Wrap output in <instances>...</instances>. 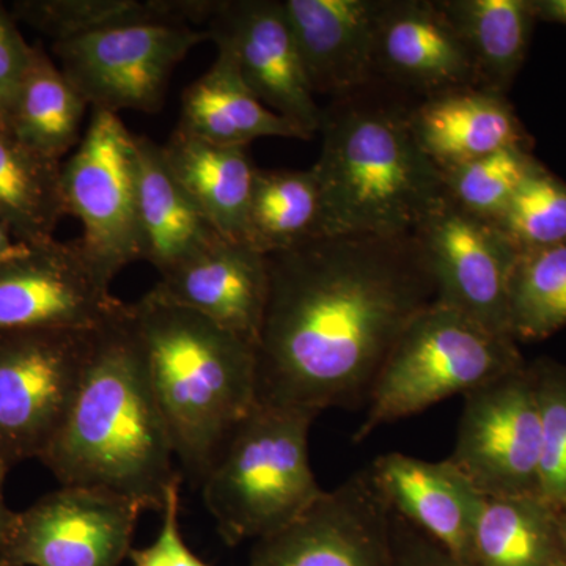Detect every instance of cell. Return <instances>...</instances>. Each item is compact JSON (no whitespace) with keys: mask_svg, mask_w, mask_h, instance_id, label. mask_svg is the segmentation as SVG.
<instances>
[{"mask_svg":"<svg viewBox=\"0 0 566 566\" xmlns=\"http://www.w3.org/2000/svg\"><path fill=\"white\" fill-rule=\"evenodd\" d=\"M415 237L433 274L436 303L491 333L512 337L509 292L520 252L497 223L444 196L424 216Z\"/></svg>","mask_w":566,"mask_h":566,"instance_id":"12","label":"cell"},{"mask_svg":"<svg viewBox=\"0 0 566 566\" xmlns=\"http://www.w3.org/2000/svg\"><path fill=\"white\" fill-rule=\"evenodd\" d=\"M151 292L211 319L256 349L270 293V268L266 255L251 245L221 240L163 275Z\"/></svg>","mask_w":566,"mask_h":566,"instance_id":"17","label":"cell"},{"mask_svg":"<svg viewBox=\"0 0 566 566\" xmlns=\"http://www.w3.org/2000/svg\"><path fill=\"white\" fill-rule=\"evenodd\" d=\"M411 99L371 82L323 107L319 237L415 234L446 196L442 174L417 144Z\"/></svg>","mask_w":566,"mask_h":566,"instance_id":"3","label":"cell"},{"mask_svg":"<svg viewBox=\"0 0 566 566\" xmlns=\"http://www.w3.org/2000/svg\"><path fill=\"white\" fill-rule=\"evenodd\" d=\"M266 259L256 405L316 416L367 405L394 345L436 301L415 234L316 237Z\"/></svg>","mask_w":566,"mask_h":566,"instance_id":"1","label":"cell"},{"mask_svg":"<svg viewBox=\"0 0 566 566\" xmlns=\"http://www.w3.org/2000/svg\"><path fill=\"white\" fill-rule=\"evenodd\" d=\"M144 512L111 491L61 486L17 513L0 566H122Z\"/></svg>","mask_w":566,"mask_h":566,"instance_id":"11","label":"cell"},{"mask_svg":"<svg viewBox=\"0 0 566 566\" xmlns=\"http://www.w3.org/2000/svg\"><path fill=\"white\" fill-rule=\"evenodd\" d=\"M99 329V327H98ZM98 329L0 333V460H41L80 390Z\"/></svg>","mask_w":566,"mask_h":566,"instance_id":"7","label":"cell"},{"mask_svg":"<svg viewBox=\"0 0 566 566\" xmlns=\"http://www.w3.org/2000/svg\"><path fill=\"white\" fill-rule=\"evenodd\" d=\"M22 245L25 244L17 243V241L13 240V237L9 233V230L0 223V262L9 259L13 253L21 251Z\"/></svg>","mask_w":566,"mask_h":566,"instance_id":"39","label":"cell"},{"mask_svg":"<svg viewBox=\"0 0 566 566\" xmlns=\"http://www.w3.org/2000/svg\"><path fill=\"white\" fill-rule=\"evenodd\" d=\"M474 62L480 87L506 93L526 61L532 0H438Z\"/></svg>","mask_w":566,"mask_h":566,"instance_id":"25","label":"cell"},{"mask_svg":"<svg viewBox=\"0 0 566 566\" xmlns=\"http://www.w3.org/2000/svg\"><path fill=\"white\" fill-rule=\"evenodd\" d=\"M178 132L221 147H248L260 137L307 140L294 123L266 106L248 87L226 51L182 93Z\"/></svg>","mask_w":566,"mask_h":566,"instance_id":"22","label":"cell"},{"mask_svg":"<svg viewBox=\"0 0 566 566\" xmlns=\"http://www.w3.org/2000/svg\"><path fill=\"white\" fill-rule=\"evenodd\" d=\"M538 163L532 150L506 148L450 167L441 170L446 196L472 214L497 221Z\"/></svg>","mask_w":566,"mask_h":566,"instance_id":"31","label":"cell"},{"mask_svg":"<svg viewBox=\"0 0 566 566\" xmlns=\"http://www.w3.org/2000/svg\"><path fill=\"white\" fill-rule=\"evenodd\" d=\"M142 260L167 275L223 240L164 161L161 145L134 134Z\"/></svg>","mask_w":566,"mask_h":566,"instance_id":"21","label":"cell"},{"mask_svg":"<svg viewBox=\"0 0 566 566\" xmlns=\"http://www.w3.org/2000/svg\"><path fill=\"white\" fill-rule=\"evenodd\" d=\"M128 318L175 460L200 485L256 406L255 346L151 290Z\"/></svg>","mask_w":566,"mask_h":566,"instance_id":"4","label":"cell"},{"mask_svg":"<svg viewBox=\"0 0 566 566\" xmlns=\"http://www.w3.org/2000/svg\"><path fill=\"white\" fill-rule=\"evenodd\" d=\"M125 305L93 270L77 240L22 245L0 262V333L98 329Z\"/></svg>","mask_w":566,"mask_h":566,"instance_id":"13","label":"cell"},{"mask_svg":"<svg viewBox=\"0 0 566 566\" xmlns=\"http://www.w3.org/2000/svg\"><path fill=\"white\" fill-rule=\"evenodd\" d=\"M526 364L515 338L491 333L434 301L409 324L386 357L353 441L359 444L385 424L420 415Z\"/></svg>","mask_w":566,"mask_h":566,"instance_id":"6","label":"cell"},{"mask_svg":"<svg viewBox=\"0 0 566 566\" xmlns=\"http://www.w3.org/2000/svg\"><path fill=\"white\" fill-rule=\"evenodd\" d=\"M564 564L556 512L539 495H483L472 528L469 566Z\"/></svg>","mask_w":566,"mask_h":566,"instance_id":"27","label":"cell"},{"mask_svg":"<svg viewBox=\"0 0 566 566\" xmlns=\"http://www.w3.org/2000/svg\"><path fill=\"white\" fill-rule=\"evenodd\" d=\"M212 6L214 0H21L13 13L57 43L144 22L205 25Z\"/></svg>","mask_w":566,"mask_h":566,"instance_id":"28","label":"cell"},{"mask_svg":"<svg viewBox=\"0 0 566 566\" xmlns=\"http://www.w3.org/2000/svg\"><path fill=\"white\" fill-rule=\"evenodd\" d=\"M33 46L24 40L14 18L0 3V99L3 107L31 63Z\"/></svg>","mask_w":566,"mask_h":566,"instance_id":"36","label":"cell"},{"mask_svg":"<svg viewBox=\"0 0 566 566\" xmlns=\"http://www.w3.org/2000/svg\"><path fill=\"white\" fill-rule=\"evenodd\" d=\"M318 181L314 170L256 169L245 244L263 255L319 237Z\"/></svg>","mask_w":566,"mask_h":566,"instance_id":"29","label":"cell"},{"mask_svg":"<svg viewBox=\"0 0 566 566\" xmlns=\"http://www.w3.org/2000/svg\"><path fill=\"white\" fill-rule=\"evenodd\" d=\"M558 539H560L562 554L566 564V512L557 513Z\"/></svg>","mask_w":566,"mask_h":566,"instance_id":"40","label":"cell"},{"mask_svg":"<svg viewBox=\"0 0 566 566\" xmlns=\"http://www.w3.org/2000/svg\"><path fill=\"white\" fill-rule=\"evenodd\" d=\"M542 409L531 364L463 395L447 458L485 497L539 495Z\"/></svg>","mask_w":566,"mask_h":566,"instance_id":"10","label":"cell"},{"mask_svg":"<svg viewBox=\"0 0 566 566\" xmlns=\"http://www.w3.org/2000/svg\"><path fill=\"white\" fill-rule=\"evenodd\" d=\"M208 40L205 29L144 22L57 41L52 51L93 109L155 114L178 63Z\"/></svg>","mask_w":566,"mask_h":566,"instance_id":"9","label":"cell"},{"mask_svg":"<svg viewBox=\"0 0 566 566\" xmlns=\"http://www.w3.org/2000/svg\"><path fill=\"white\" fill-rule=\"evenodd\" d=\"M316 417L305 409L256 405L238 424L200 483L226 545L275 534L322 497L308 457Z\"/></svg>","mask_w":566,"mask_h":566,"instance_id":"5","label":"cell"},{"mask_svg":"<svg viewBox=\"0 0 566 566\" xmlns=\"http://www.w3.org/2000/svg\"><path fill=\"white\" fill-rule=\"evenodd\" d=\"M531 367L542 409L539 497L554 512H566V367L546 357Z\"/></svg>","mask_w":566,"mask_h":566,"instance_id":"33","label":"cell"},{"mask_svg":"<svg viewBox=\"0 0 566 566\" xmlns=\"http://www.w3.org/2000/svg\"><path fill=\"white\" fill-rule=\"evenodd\" d=\"M164 161L223 240L245 243L256 167L244 147H221L175 128Z\"/></svg>","mask_w":566,"mask_h":566,"instance_id":"23","label":"cell"},{"mask_svg":"<svg viewBox=\"0 0 566 566\" xmlns=\"http://www.w3.org/2000/svg\"><path fill=\"white\" fill-rule=\"evenodd\" d=\"M374 82L411 102L480 87L471 54L438 0H386L376 28Z\"/></svg>","mask_w":566,"mask_h":566,"instance_id":"16","label":"cell"},{"mask_svg":"<svg viewBox=\"0 0 566 566\" xmlns=\"http://www.w3.org/2000/svg\"><path fill=\"white\" fill-rule=\"evenodd\" d=\"M10 469L6 461L0 460V551H2L7 539H9L18 513L9 509L6 502V494H3V486H6V479L9 475Z\"/></svg>","mask_w":566,"mask_h":566,"instance_id":"37","label":"cell"},{"mask_svg":"<svg viewBox=\"0 0 566 566\" xmlns=\"http://www.w3.org/2000/svg\"><path fill=\"white\" fill-rule=\"evenodd\" d=\"M386 0H283L308 84L340 98L374 82L376 28Z\"/></svg>","mask_w":566,"mask_h":566,"instance_id":"18","label":"cell"},{"mask_svg":"<svg viewBox=\"0 0 566 566\" xmlns=\"http://www.w3.org/2000/svg\"><path fill=\"white\" fill-rule=\"evenodd\" d=\"M368 471L392 512L469 566L483 495L455 465L392 452L376 458Z\"/></svg>","mask_w":566,"mask_h":566,"instance_id":"19","label":"cell"},{"mask_svg":"<svg viewBox=\"0 0 566 566\" xmlns=\"http://www.w3.org/2000/svg\"><path fill=\"white\" fill-rule=\"evenodd\" d=\"M66 216L82 226L85 259L112 285L142 260L134 134L117 114L93 109L87 132L62 169Z\"/></svg>","mask_w":566,"mask_h":566,"instance_id":"8","label":"cell"},{"mask_svg":"<svg viewBox=\"0 0 566 566\" xmlns=\"http://www.w3.org/2000/svg\"><path fill=\"white\" fill-rule=\"evenodd\" d=\"M560 566H566V564H564V565H560Z\"/></svg>","mask_w":566,"mask_h":566,"instance_id":"42","label":"cell"},{"mask_svg":"<svg viewBox=\"0 0 566 566\" xmlns=\"http://www.w3.org/2000/svg\"><path fill=\"white\" fill-rule=\"evenodd\" d=\"M181 479L167 491L161 509V527L148 546L133 547L129 562L133 566H211L186 545L180 527Z\"/></svg>","mask_w":566,"mask_h":566,"instance_id":"34","label":"cell"},{"mask_svg":"<svg viewBox=\"0 0 566 566\" xmlns=\"http://www.w3.org/2000/svg\"><path fill=\"white\" fill-rule=\"evenodd\" d=\"M88 104L46 51L33 46L31 63L6 106V128L29 148L63 163L80 145Z\"/></svg>","mask_w":566,"mask_h":566,"instance_id":"24","label":"cell"},{"mask_svg":"<svg viewBox=\"0 0 566 566\" xmlns=\"http://www.w3.org/2000/svg\"><path fill=\"white\" fill-rule=\"evenodd\" d=\"M494 222L520 253L566 243V182L536 164Z\"/></svg>","mask_w":566,"mask_h":566,"instance_id":"32","label":"cell"},{"mask_svg":"<svg viewBox=\"0 0 566 566\" xmlns=\"http://www.w3.org/2000/svg\"><path fill=\"white\" fill-rule=\"evenodd\" d=\"M205 31L268 109L308 137L319 133L323 107L308 84L283 0H214Z\"/></svg>","mask_w":566,"mask_h":566,"instance_id":"15","label":"cell"},{"mask_svg":"<svg viewBox=\"0 0 566 566\" xmlns=\"http://www.w3.org/2000/svg\"><path fill=\"white\" fill-rule=\"evenodd\" d=\"M409 125L424 155L450 169L506 148L532 150V139L504 93L463 87L412 103Z\"/></svg>","mask_w":566,"mask_h":566,"instance_id":"20","label":"cell"},{"mask_svg":"<svg viewBox=\"0 0 566 566\" xmlns=\"http://www.w3.org/2000/svg\"><path fill=\"white\" fill-rule=\"evenodd\" d=\"M392 566H465L431 536L390 510Z\"/></svg>","mask_w":566,"mask_h":566,"instance_id":"35","label":"cell"},{"mask_svg":"<svg viewBox=\"0 0 566 566\" xmlns=\"http://www.w3.org/2000/svg\"><path fill=\"white\" fill-rule=\"evenodd\" d=\"M510 334L545 340L566 327V243L520 253L509 292Z\"/></svg>","mask_w":566,"mask_h":566,"instance_id":"30","label":"cell"},{"mask_svg":"<svg viewBox=\"0 0 566 566\" xmlns=\"http://www.w3.org/2000/svg\"><path fill=\"white\" fill-rule=\"evenodd\" d=\"M536 21L566 25V0H532Z\"/></svg>","mask_w":566,"mask_h":566,"instance_id":"38","label":"cell"},{"mask_svg":"<svg viewBox=\"0 0 566 566\" xmlns=\"http://www.w3.org/2000/svg\"><path fill=\"white\" fill-rule=\"evenodd\" d=\"M63 163L40 155L0 123V223L17 243L54 240L66 216Z\"/></svg>","mask_w":566,"mask_h":566,"instance_id":"26","label":"cell"},{"mask_svg":"<svg viewBox=\"0 0 566 566\" xmlns=\"http://www.w3.org/2000/svg\"><path fill=\"white\" fill-rule=\"evenodd\" d=\"M0 123L6 125V107H3L2 99H0Z\"/></svg>","mask_w":566,"mask_h":566,"instance_id":"41","label":"cell"},{"mask_svg":"<svg viewBox=\"0 0 566 566\" xmlns=\"http://www.w3.org/2000/svg\"><path fill=\"white\" fill-rule=\"evenodd\" d=\"M40 461L61 486L111 491L153 512H161L167 491L181 479L128 304L96 331L76 398Z\"/></svg>","mask_w":566,"mask_h":566,"instance_id":"2","label":"cell"},{"mask_svg":"<svg viewBox=\"0 0 566 566\" xmlns=\"http://www.w3.org/2000/svg\"><path fill=\"white\" fill-rule=\"evenodd\" d=\"M248 566H392L390 506L368 468L324 491L290 526L253 542Z\"/></svg>","mask_w":566,"mask_h":566,"instance_id":"14","label":"cell"}]
</instances>
